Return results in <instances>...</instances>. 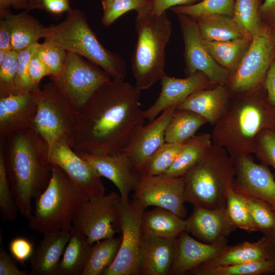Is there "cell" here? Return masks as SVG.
Here are the masks:
<instances>
[{"mask_svg": "<svg viewBox=\"0 0 275 275\" xmlns=\"http://www.w3.org/2000/svg\"><path fill=\"white\" fill-rule=\"evenodd\" d=\"M141 90L124 80L100 86L77 112L68 141L76 152L98 156L116 154L128 144L146 120Z\"/></svg>", "mask_w": 275, "mask_h": 275, "instance_id": "6da1fadb", "label": "cell"}, {"mask_svg": "<svg viewBox=\"0 0 275 275\" xmlns=\"http://www.w3.org/2000/svg\"><path fill=\"white\" fill-rule=\"evenodd\" d=\"M0 151L18 211L28 220L32 200L43 193L51 176L48 146L32 127L1 140Z\"/></svg>", "mask_w": 275, "mask_h": 275, "instance_id": "7a4b0ae2", "label": "cell"}, {"mask_svg": "<svg viewBox=\"0 0 275 275\" xmlns=\"http://www.w3.org/2000/svg\"><path fill=\"white\" fill-rule=\"evenodd\" d=\"M275 129V108L268 101L263 85L232 94L225 111L213 125L212 144L231 156L254 153L255 139L262 130Z\"/></svg>", "mask_w": 275, "mask_h": 275, "instance_id": "3957f363", "label": "cell"}, {"mask_svg": "<svg viewBox=\"0 0 275 275\" xmlns=\"http://www.w3.org/2000/svg\"><path fill=\"white\" fill-rule=\"evenodd\" d=\"M51 164L49 183L35 200L34 209L28 219L29 228L43 235L70 231L75 216L89 198L61 168Z\"/></svg>", "mask_w": 275, "mask_h": 275, "instance_id": "277c9868", "label": "cell"}, {"mask_svg": "<svg viewBox=\"0 0 275 275\" xmlns=\"http://www.w3.org/2000/svg\"><path fill=\"white\" fill-rule=\"evenodd\" d=\"M184 176L185 202L209 209L226 207L235 170L232 158L225 148L212 144Z\"/></svg>", "mask_w": 275, "mask_h": 275, "instance_id": "5b68a950", "label": "cell"}, {"mask_svg": "<svg viewBox=\"0 0 275 275\" xmlns=\"http://www.w3.org/2000/svg\"><path fill=\"white\" fill-rule=\"evenodd\" d=\"M43 38L59 44L67 51L85 57L101 68L112 79L124 80L126 62L101 44L81 10L70 9L60 23L45 27Z\"/></svg>", "mask_w": 275, "mask_h": 275, "instance_id": "8992f818", "label": "cell"}, {"mask_svg": "<svg viewBox=\"0 0 275 275\" xmlns=\"http://www.w3.org/2000/svg\"><path fill=\"white\" fill-rule=\"evenodd\" d=\"M138 39L131 58L135 86L147 89L166 74V47L172 33V22L166 13H138L135 19Z\"/></svg>", "mask_w": 275, "mask_h": 275, "instance_id": "52a82bcc", "label": "cell"}, {"mask_svg": "<svg viewBox=\"0 0 275 275\" xmlns=\"http://www.w3.org/2000/svg\"><path fill=\"white\" fill-rule=\"evenodd\" d=\"M77 112L51 80L38 94L34 128L48 146L49 151L59 141H68L75 125Z\"/></svg>", "mask_w": 275, "mask_h": 275, "instance_id": "ba28073f", "label": "cell"}, {"mask_svg": "<svg viewBox=\"0 0 275 275\" xmlns=\"http://www.w3.org/2000/svg\"><path fill=\"white\" fill-rule=\"evenodd\" d=\"M274 58L275 44L271 26L264 22L252 39L238 66L231 74L227 87L231 94L246 92L262 86Z\"/></svg>", "mask_w": 275, "mask_h": 275, "instance_id": "9c48e42d", "label": "cell"}, {"mask_svg": "<svg viewBox=\"0 0 275 275\" xmlns=\"http://www.w3.org/2000/svg\"><path fill=\"white\" fill-rule=\"evenodd\" d=\"M51 79L77 112L100 86L112 78L99 66L67 51L62 71Z\"/></svg>", "mask_w": 275, "mask_h": 275, "instance_id": "30bf717a", "label": "cell"}, {"mask_svg": "<svg viewBox=\"0 0 275 275\" xmlns=\"http://www.w3.org/2000/svg\"><path fill=\"white\" fill-rule=\"evenodd\" d=\"M121 199L118 193L90 196L73 221V226L80 230L92 245L114 237L120 231Z\"/></svg>", "mask_w": 275, "mask_h": 275, "instance_id": "8fae6325", "label": "cell"}, {"mask_svg": "<svg viewBox=\"0 0 275 275\" xmlns=\"http://www.w3.org/2000/svg\"><path fill=\"white\" fill-rule=\"evenodd\" d=\"M145 210L133 199L127 203L122 201L120 248L114 261L102 275H139L143 234L141 221Z\"/></svg>", "mask_w": 275, "mask_h": 275, "instance_id": "7c38bea8", "label": "cell"}, {"mask_svg": "<svg viewBox=\"0 0 275 275\" xmlns=\"http://www.w3.org/2000/svg\"><path fill=\"white\" fill-rule=\"evenodd\" d=\"M184 185V176L172 177L164 175H141L132 199L146 210L149 206L162 208L184 219L187 215Z\"/></svg>", "mask_w": 275, "mask_h": 275, "instance_id": "4fadbf2b", "label": "cell"}, {"mask_svg": "<svg viewBox=\"0 0 275 275\" xmlns=\"http://www.w3.org/2000/svg\"><path fill=\"white\" fill-rule=\"evenodd\" d=\"M184 44L185 73H204L215 85L227 86L231 73L219 65L206 48L197 21L184 15H177Z\"/></svg>", "mask_w": 275, "mask_h": 275, "instance_id": "5bb4252c", "label": "cell"}, {"mask_svg": "<svg viewBox=\"0 0 275 275\" xmlns=\"http://www.w3.org/2000/svg\"><path fill=\"white\" fill-rule=\"evenodd\" d=\"M231 157L235 170L234 190L262 199L275 209V178L267 166L256 163L251 155Z\"/></svg>", "mask_w": 275, "mask_h": 275, "instance_id": "9a60e30c", "label": "cell"}, {"mask_svg": "<svg viewBox=\"0 0 275 275\" xmlns=\"http://www.w3.org/2000/svg\"><path fill=\"white\" fill-rule=\"evenodd\" d=\"M49 155L50 163L61 168L88 196L105 194L106 189L101 177L70 147L66 140L58 141L51 148Z\"/></svg>", "mask_w": 275, "mask_h": 275, "instance_id": "2e32d148", "label": "cell"}, {"mask_svg": "<svg viewBox=\"0 0 275 275\" xmlns=\"http://www.w3.org/2000/svg\"><path fill=\"white\" fill-rule=\"evenodd\" d=\"M76 153L85 159L101 177L108 179L115 184L123 202L130 201L129 195L137 187L141 174L127 155L122 152L106 156Z\"/></svg>", "mask_w": 275, "mask_h": 275, "instance_id": "e0dca14e", "label": "cell"}, {"mask_svg": "<svg viewBox=\"0 0 275 275\" xmlns=\"http://www.w3.org/2000/svg\"><path fill=\"white\" fill-rule=\"evenodd\" d=\"M39 92L0 96V140L14 132L33 127Z\"/></svg>", "mask_w": 275, "mask_h": 275, "instance_id": "ac0fdd59", "label": "cell"}, {"mask_svg": "<svg viewBox=\"0 0 275 275\" xmlns=\"http://www.w3.org/2000/svg\"><path fill=\"white\" fill-rule=\"evenodd\" d=\"M176 107L173 106L166 109L148 124L141 126L121 151L131 159L138 171L166 142V129Z\"/></svg>", "mask_w": 275, "mask_h": 275, "instance_id": "d6986e66", "label": "cell"}, {"mask_svg": "<svg viewBox=\"0 0 275 275\" xmlns=\"http://www.w3.org/2000/svg\"><path fill=\"white\" fill-rule=\"evenodd\" d=\"M227 243V237H224L215 243H206L183 232L176 238L174 257L169 275L187 274L200 264L216 257Z\"/></svg>", "mask_w": 275, "mask_h": 275, "instance_id": "ffe728a7", "label": "cell"}, {"mask_svg": "<svg viewBox=\"0 0 275 275\" xmlns=\"http://www.w3.org/2000/svg\"><path fill=\"white\" fill-rule=\"evenodd\" d=\"M161 90L154 103L145 112L146 120H154L163 111L177 106L191 94L215 86L202 72H197L184 78L166 74L160 80Z\"/></svg>", "mask_w": 275, "mask_h": 275, "instance_id": "44dd1931", "label": "cell"}, {"mask_svg": "<svg viewBox=\"0 0 275 275\" xmlns=\"http://www.w3.org/2000/svg\"><path fill=\"white\" fill-rule=\"evenodd\" d=\"M186 221L185 231L197 239L209 244L227 237L236 228L228 217L226 208L209 209L194 206Z\"/></svg>", "mask_w": 275, "mask_h": 275, "instance_id": "7402d4cb", "label": "cell"}, {"mask_svg": "<svg viewBox=\"0 0 275 275\" xmlns=\"http://www.w3.org/2000/svg\"><path fill=\"white\" fill-rule=\"evenodd\" d=\"M176 238H162L143 232L139 275H169Z\"/></svg>", "mask_w": 275, "mask_h": 275, "instance_id": "603a6c76", "label": "cell"}, {"mask_svg": "<svg viewBox=\"0 0 275 275\" xmlns=\"http://www.w3.org/2000/svg\"><path fill=\"white\" fill-rule=\"evenodd\" d=\"M231 96L227 86L216 85L194 93L179 103L176 109L194 112L213 126L225 111Z\"/></svg>", "mask_w": 275, "mask_h": 275, "instance_id": "cb8c5ba5", "label": "cell"}, {"mask_svg": "<svg viewBox=\"0 0 275 275\" xmlns=\"http://www.w3.org/2000/svg\"><path fill=\"white\" fill-rule=\"evenodd\" d=\"M70 238V231L44 234L30 259L32 275H56L60 258Z\"/></svg>", "mask_w": 275, "mask_h": 275, "instance_id": "d4e9b609", "label": "cell"}, {"mask_svg": "<svg viewBox=\"0 0 275 275\" xmlns=\"http://www.w3.org/2000/svg\"><path fill=\"white\" fill-rule=\"evenodd\" d=\"M263 260H268L264 236L255 242L244 241L234 245L227 244L216 257L195 268H207Z\"/></svg>", "mask_w": 275, "mask_h": 275, "instance_id": "484cf974", "label": "cell"}, {"mask_svg": "<svg viewBox=\"0 0 275 275\" xmlns=\"http://www.w3.org/2000/svg\"><path fill=\"white\" fill-rule=\"evenodd\" d=\"M141 227L144 233L176 238L185 231L186 221L168 209L155 207L144 212Z\"/></svg>", "mask_w": 275, "mask_h": 275, "instance_id": "4316f807", "label": "cell"}, {"mask_svg": "<svg viewBox=\"0 0 275 275\" xmlns=\"http://www.w3.org/2000/svg\"><path fill=\"white\" fill-rule=\"evenodd\" d=\"M1 18H4L10 25L12 50L18 52L43 38L45 27L27 11L16 14L8 12Z\"/></svg>", "mask_w": 275, "mask_h": 275, "instance_id": "83f0119b", "label": "cell"}, {"mask_svg": "<svg viewBox=\"0 0 275 275\" xmlns=\"http://www.w3.org/2000/svg\"><path fill=\"white\" fill-rule=\"evenodd\" d=\"M91 245L85 235L73 226L56 275H82Z\"/></svg>", "mask_w": 275, "mask_h": 275, "instance_id": "f1b7e54d", "label": "cell"}, {"mask_svg": "<svg viewBox=\"0 0 275 275\" xmlns=\"http://www.w3.org/2000/svg\"><path fill=\"white\" fill-rule=\"evenodd\" d=\"M212 144L211 134L203 133L195 135L183 144L175 161L162 175L172 177L184 176L201 159Z\"/></svg>", "mask_w": 275, "mask_h": 275, "instance_id": "f546056e", "label": "cell"}, {"mask_svg": "<svg viewBox=\"0 0 275 275\" xmlns=\"http://www.w3.org/2000/svg\"><path fill=\"white\" fill-rule=\"evenodd\" d=\"M251 40L244 37L221 42L203 40V42L213 60L231 74L240 63Z\"/></svg>", "mask_w": 275, "mask_h": 275, "instance_id": "4dcf8cb0", "label": "cell"}, {"mask_svg": "<svg viewBox=\"0 0 275 275\" xmlns=\"http://www.w3.org/2000/svg\"><path fill=\"white\" fill-rule=\"evenodd\" d=\"M208 123L191 111L175 109L166 129V142L183 144L196 135L200 127Z\"/></svg>", "mask_w": 275, "mask_h": 275, "instance_id": "1f68e13d", "label": "cell"}, {"mask_svg": "<svg viewBox=\"0 0 275 275\" xmlns=\"http://www.w3.org/2000/svg\"><path fill=\"white\" fill-rule=\"evenodd\" d=\"M196 21L206 41H227L245 37L232 17L227 15H212Z\"/></svg>", "mask_w": 275, "mask_h": 275, "instance_id": "d6a6232c", "label": "cell"}, {"mask_svg": "<svg viewBox=\"0 0 275 275\" xmlns=\"http://www.w3.org/2000/svg\"><path fill=\"white\" fill-rule=\"evenodd\" d=\"M121 236L98 241L90 248L82 275H102L117 255Z\"/></svg>", "mask_w": 275, "mask_h": 275, "instance_id": "836d02e7", "label": "cell"}, {"mask_svg": "<svg viewBox=\"0 0 275 275\" xmlns=\"http://www.w3.org/2000/svg\"><path fill=\"white\" fill-rule=\"evenodd\" d=\"M262 0H236L232 18L243 35L251 39L260 30L264 22L260 14Z\"/></svg>", "mask_w": 275, "mask_h": 275, "instance_id": "e575fe53", "label": "cell"}, {"mask_svg": "<svg viewBox=\"0 0 275 275\" xmlns=\"http://www.w3.org/2000/svg\"><path fill=\"white\" fill-rule=\"evenodd\" d=\"M236 0H202L197 3L172 7L177 15H186L195 20L212 15H225L232 17Z\"/></svg>", "mask_w": 275, "mask_h": 275, "instance_id": "d590c367", "label": "cell"}, {"mask_svg": "<svg viewBox=\"0 0 275 275\" xmlns=\"http://www.w3.org/2000/svg\"><path fill=\"white\" fill-rule=\"evenodd\" d=\"M274 272L275 266L268 260H263L207 268H195L187 274L260 275Z\"/></svg>", "mask_w": 275, "mask_h": 275, "instance_id": "8d00e7d4", "label": "cell"}, {"mask_svg": "<svg viewBox=\"0 0 275 275\" xmlns=\"http://www.w3.org/2000/svg\"><path fill=\"white\" fill-rule=\"evenodd\" d=\"M226 212L232 225L247 232L257 231L243 195L231 188L227 195Z\"/></svg>", "mask_w": 275, "mask_h": 275, "instance_id": "74e56055", "label": "cell"}, {"mask_svg": "<svg viewBox=\"0 0 275 275\" xmlns=\"http://www.w3.org/2000/svg\"><path fill=\"white\" fill-rule=\"evenodd\" d=\"M182 145L165 142L140 168L139 173L148 176L163 174L175 161Z\"/></svg>", "mask_w": 275, "mask_h": 275, "instance_id": "f35d334b", "label": "cell"}, {"mask_svg": "<svg viewBox=\"0 0 275 275\" xmlns=\"http://www.w3.org/2000/svg\"><path fill=\"white\" fill-rule=\"evenodd\" d=\"M243 196L257 231L265 235L273 230L275 228V209L262 199Z\"/></svg>", "mask_w": 275, "mask_h": 275, "instance_id": "ab89813d", "label": "cell"}, {"mask_svg": "<svg viewBox=\"0 0 275 275\" xmlns=\"http://www.w3.org/2000/svg\"><path fill=\"white\" fill-rule=\"evenodd\" d=\"M37 53L50 78L58 76L64 66L67 51L59 44L45 40L43 43L39 44Z\"/></svg>", "mask_w": 275, "mask_h": 275, "instance_id": "60d3db41", "label": "cell"}, {"mask_svg": "<svg viewBox=\"0 0 275 275\" xmlns=\"http://www.w3.org/2000/svg\"><path fill=\"white\" fill-rule=\"evenodd\" d=\"M152 0H113L103 11L102 24L108 26L125 13L135 10L136 13L151 11Z\"/></svg>", "mask_w": 275, "mask_h": 275, "instance_id": "b9f144b4", "label": "cell"}, {"mask_svg": "<svg viewBox=\"0 0 275 275\" xmlns=\"http://www.w3.org/2000/svg\"><path fill=\"white\" fill-rule=\"evenodd\" d=\"M0 212L3 220L14 221L18 210L10 187L5 169L3 154L0 151Z\"/></svg>", "mask_w": 275, "mask_h": 275, "instance_id": "7bdbcfd3", "label": "cell"}, {"mask_svg": "<svg viewBox=\"0 0 275 275\" xmlns=\"http://www.w3.org/2000/svg\"><path fill=\"white\" fill-rule=\"evenodd\" d=\"M39 45V43L33 44L18 52L17 68L15 78V86L17 92H38L41 90L33 84L29 74L30 59Z\"/></svg>", "mask_w": 275, "mask_h": 275, "instance_id": "ee69618b", "label": "cell"}, {"mask_svg": "<svg viewBox=\"0 0 275 275\" xmlns=\"http://www.w3.org/2000/svg\"><path fill=\"white\" fill-rule=\"evenodd\" d=\"M18 52L8 51L3 62L0 65V96L16 93L15 86Z\"/></svg>", "mask_w": 275, "mask_h": 275, "instance_id": "f6af8a7d", "label": "cell"}, {"mask_svg": "<svg viewBox=\"0 0 275 275\" xmlns=\"http://www.w3.org/2000/svg\"><path fill=\"white\" fill-rule=\"evenodd\" d=\"M253 153L261 163L271 166L275 172V129L263 130L257 135Z\"/></svg>", "mask_w": 275, "mask_h": 275, "instance_id": "bcb514c9", "label": "cell"}, {"mask_svg": "<svg viewBox=\"0 0 275 275\" xmlns=\"http://www.w3.org/2000/svg\"><path fill=\"white\" fill-rule=\"evenodd\" d=\"M9 251L13 259L23 263L31 259L34 249L29 240L22 237H17L10 242Z\"/></svg>", "mask_w": 275, "mask_h": 275, "instance_id": "7dc6e473", "label": "cell"}, {"mask_svg": "<svg viewBox=\"0 0 275 275\" xmlns=\"http://www.w3.org/2000/svg\"><path fill=\"white\" fill-rule=\"evenodd\" d=\"M37 49L30 59L29 64V74L33 84L35 87L40 88L39 84L41 79L45 76H49V74L38 55Z\"/></svg>", "mask_w": 275, "mask_h": 275, "instance_id": "c3c4849f", "label": "cell"}, {"mask_svg": "<svg viewBox=\"0 0 275 275\" xmlns=\"http://www.w3.org/2000/svg\"><path fill=\"white\" fill-rule=\"evenodd\" d=\"M3 246L0 249V275H29L30 272L19 269Z\"/></svg>", "mask_w": 275, "mask_h": 275, "instance_id": "681fc988", "label": "cell"}, {"mask_svg": "<svg viewBox=\"0 0 275 275\" xmlns=\"http://www.w3.org/2000/svg\"><path fill=\"white\" fill-rule=\"evenodd\" d=\"M38 9L53 16H60L70 9L69 0H39Z\"/></svg>", "mask_w": 275, "mask_h": 275, "instance_id": "f907efd6", "label": "cell"}, {"mask_svg": "<svg viewBox=\"0 0 275 275\" xmlns=\"http://www.w3.org/2000/svg\"><path fill=\"white\" fill-rule=\"evenodd\" d=\"M202 0H152L150 12L156 15H160L169 8L182 6L192 5Z\"/></svg>", "mask_w": 275, "mask_h": 275, "instance_id": "816d5d0a", "label": "cell"}, {"mask_svg": "<svg viewBox=\"0 0 275 275\" xmlns=\"http://www.w3.org/2000/svg\"><path fill=\"white\" fill-rule=\"evenodd\" d=\"M263 88L269 103L275 108V58L266 73Z\"/></svg>", "mask_w": 275, "mask_h": 275, "instance_id": "f5cc1de1", "label": "cell"}, {"mask_svg": "<svg viewBox=\"0 0 275 275\" xmlns=\"http://www.w3.org/2000/svg\"><path fill=\"white\" fill-rule=\"evenodd\" d=\"M11 41L12 34L10 25L4 18H1L0 49L6 51L12 50Z\"/></svg>", "mask_w": 275, "mask_h": 275, "instance_id": "db71d44e", "label": "cell"}, {"mask_svg": "<svg viewBox=\"0 0 275 275\" xmlns=\"http://www.w3.org/2000/svg\"><path fill=\"white\" fill-rule=\"evenodd\" d=\"M260 14L263 21L271 26L275 22V0H264Z\"/></svg>", "mask_w": 275, "mask_h": 275, "instance_id": "11a10c76", "label": "cell"}, {"mask_svg": "<svg viewBox=\"0 0 275 275\" xmlns=\"http://www.w3.org/2000/svg\"><path fill=\"white\" fill-rule=\"evenodd\" d=\"M28 0H0V15L3 16L9 12L10 8L15 9H25L26 10Z\"/></svg>", "mask_w": 275, "mask_h": 275, "instance_id": "9f6ffc18", "label": "cell"}, {"mask_svg": "<svg viewBox=\"0 0 275 275\" xmlns=\"http://www.w3.org/2000/svg\"><path fill=\"white\" fill-rule=\"evenodd\" d=\"M264 236L267 260L275 266V228Z\"/></svg>", "mask_w": 275, "mask_h": 275, "instance_id": "6f0895ef", "label": "cell"}, {"mask_svg": "<svg viewBox=\"0 0 275 275\" xmlns=\"http://www.w3.org/2000/svg\"><path fill=\"white\" fill-rule=\"evenodd\" d=\"M39 0H28V8L26 11L28 12L30 10L37 8Z\"/></svg>", "mask_w": 275, "mask_h": 275, "instance_id": "680465c9", "label": "cell"}, {"mask_svg": "<svg viewBox=\"0 0 275 275\" xmlns=\"http://www.w3.org/2000/svg\"><path fill=\"white\" fill-rule=\"evenodd\" d=\"M103 11H105L113 0H101Z\"/></svg>", "mask_w": 275, "mask_h": 275, "instance_id": "91938a15", "label": "cell"}, {"mask_svg": "<svg viewBox=\"0 0 275 275\" xmlns=\"http://www.w3.org/2000/svg\"><path fill=\"white\" fill-rule=\"evenodd\" d=\"M8 51L0 49V65L4 61Z\"/></svg>", "mask_w": 275, "mask_h": 275, "instance_id": "94428289", "label": "cell"}, {"mask_svg": "<svg viewBox=\"0 0 275 275\" xmlns=\"http://www.w3.org/2000/svg\"><path fill=\"white\" fill-rule=\"evenodd\" d=\"M271 32L272 39L275 44V22L271 25Z\"/></svg>", "mask_w": 275, "mask_h": 275, "instance_id": "6125c7cd", "label": "cell"}]
</instances>
